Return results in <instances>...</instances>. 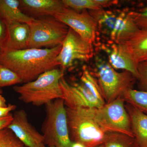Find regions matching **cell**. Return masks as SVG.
<instances>
[{
    "mask_svg": "<svg viewBox=\"0 0 147 147\" xmlns=\"http://www.w3.org/2000/svg\"><path fill=\"white\" fill-rule=\"evenodd\" d=\"M0 147H27L11 129L7 127L0 131Z\"/></svg>",
    "mask_w": 147,
    "mask_h": 147,
    "instance_id": "obj_24",
    "label": "cell"
},
{
    "mask_svg": "<svg viewBox=\"0 0 147 147\" xmlns=\"http://www.w3.org/2000/svg\"><path fill=\"white\" fill-rule=\"evenodd\" d=\"M61 46L20 50L5 49L0 55V63L15 72L25 84L59 66L57 58Z\"/></svg>",
    "mask_w": 147,
    "mask_h": 147,
    "instance_id": "obj_1",
    "label": "cell"
},
{
    "mask_svg": "<svg viewBox=\"0 0 147 147\" xmlns=\"http://www.w3.org/2000/svg\"><path fill=\"white\" fill-rule=\"evenodd\" d=\"M6 23L7 38L6 49L20 50L28 48L30 32L29 24L20 22Z\"/></svg>",
    "mask_w": 147,
    "mask_h": 147,
    "instance_id": "obj_15",
    "label": "cell"
},
{
    "mask_svg": "<svg viewBox=\"0 0 147 147\" xmlns=\"http://www.w3.org/2000/svg\"><path fill=\"white\" fill-rule=\"evenodd\" d=\"M103 50L108 55L109 63L115 69H121L129 71L137 79L138 78L137 65L124 52L119 44L104 45Z\"/></svg>",
    "mask_w": 147,
    "mask_h": 147,
    "instance_id": "obj_16",
    "label": "cell"
},
{
    "mask_svg": "<svg viewBox=\"0 0 147 147\" xmlns=\"http://www.w3.org/2000/svg\"><path fill=\"white\" fill-rule=\"evenodd\" d=\"M122 96L131 105L147 115V91L129 89Z\"/></svg>",
    "mask_w": 147,
    "mask_h": 147,
    "instance_id": "obj_19",
    "label": "cell"
},
{
    "mask_svg": "<svg viewBox=\"0 0 147 147\" xmlns=\"http://www.w3.org/2000/svg\"><path fill=\"white\" fill-rule=\"evenodd\" d=\"M30 26L28 48H52L62 45L69 28L54 16L34 19Z\"/></svg>",
    "mask_w": 147,
    "mask_h": 147,
    "instance_id": "obj_6",
    "label": "cell"
},
{
    "mask_svg": "<svg viewBox=\"0 0 147 147\" xmlns=\"http://www.w3.org/2000/svg\"><path fill=\"white\" fill-rule=\"evenodd\" d=\"M7 38L6 22L0 16V55L6 49Z\"/></svg>",
    "mask_w": 147,
    "mask_h": 147,
    "instance_id": "obj_27",
    "label": "cell"
},
{
    "mask_svg": "<svg viewBox=\"0 0 147 147\" xmlns=\"http://www.w3.org/2000/svg\"><path fill=\"white\" fill-rule=\"evenodd\" d=\"M96 2L102 9L117 4L118 1L114 0H96Z\"/></svg>",
    "mask_w": 147,
    "mask_h": 147,
    "instance_id": "obj_30",
    "label": "cell"
},
{
    "mask_svg": "<svg viewBox=\"0 0 147 147\" xmlns=\"http://www.w3.org/2000/svg\"><path fill=\"white\" fill-rule=\"evenodd\" d=\"M0 94H1V88H0Z\"/></svg>",
    "mask_w": 147,
    "mask_h": 147,
    "instance_id": "obj_34",
    "label": "cell"
},
{
    "mask_svg": "<svg viewBox=\"0 0 147 147\" xmlns=\"http://www.w3.org/2000/svg\"><path fill=\"white\" fill-rule=\"evenodd\" d=\"M55 17L72 29L83 39L92 43L94 42L98 24L88 10L78 11L66 7Z\"/></svg>",
    "mask_w": 147,
    "mask_h": 147,
    "instance_id": "obj_10",
    "label": "cell"
},
{
    "mask_svg": "<svg viewBox=\"0 0 147 147\" xmlns=\"http://www.w3.org/2000/svg\"><path fill=\"white\" fill-rule=\"evenodd\" d=\"M0 16L6 23L20 22L29 24L34 19L22 11L18 0H0Z\"/></svg>",
    "mask_w": 147,
    "mask_h": 147,
    "instance_id": "obj_18",
    "label": "cell"
},
{
    "mask_svg": "<svg viewBox=\"0 0 147 147\" xmlns=\"http://www.w3.org/2000/svg\"><path fill=\"white\" fill-rule=\"evenodd\" d=\"M16 108V105L11 104H9L6 107L0 108V118L9 115H10L9 113L11 111L15 110Z\"/></svg>",
    "mask_w": 147,
    "mask_h": 147,
    "instance_id": "obj_28",
    "label": "cell"
},
{
    "mask_svg": "<svg viewBox=\"0 0 147 147\" xmlns=\"http://www.w3.org/2000/svg\"><path fill=\"white\" fill-rule=\"evenodd\" d=\"M96 147H104V144L101 145V146H97Z\"/></svg>",
    "mask_w": 147,
    "mask_h": 147,
    "instance_id": "obj_33",
    "label": "cell"
},
{
    "mask_svg": "<svg viewBox=\"0 0 147 147\" xmlns=\"http://www.w3.org/2000/svg\"><path fill=\"white\" fill-rule=\"evenodd\" d=\"M20 8L26 15L33 18L55 17L66 7L59 0H20Z\"/></svg>",
    "mask_w": 147,
    "mask_h": 147,
    "instance_id": "obj_14",
    "label": "cell"
},
{
    "mask_svg": "<svg viewBox=\"0 0 147 147\" xmlns=\"http://www.w3.org/2000/svg\"><path fill=\"white\" fill-rule=\"evenodd\" d=\"M69 135L73 142L86 147L103 145L110 133H107L87 113L86 108L65 106Z\"/></svg>",
    "mask_w": 147,
    "mask_h": 147,
    "instance_id": "obj_3",
    "label": "cell"
},
{
    "mask_svg": "<svg viewBox=\"0 0 147 147\" xmlns=\"http://www.w3.org/2000/svg\"><path fill=\"white\" fill-rule=\"evenodd\" d=\"M129 14L139 29H147V4L145 7L138 11H129Z\"/></svg>",
    "mask_w": 147,
    "mask_h": 147,
    "instance_id": "obj_25",
    "label": "cell"
},
{
    "mask_svg": "<svg viewBox=\"0 0 147 147\" xmlns=\"http://www.w3.org/2000/svg\"><path fill=\"white\" fill-rule=\"evenodd\" d=\"M96 65L99 85L107 103L120 97L127 90L132 89L137 79L129 71L118 72L109 62L100 59H98Z\"/></svg>",
    "mask_w": 147,
    "mask_h": 147,
    "instance_id": "obj_7",
    "label": "cell"
},
{
    "mask_svg": "<svg viewBox=\"0 0 147 147\" xmlns=\"http://www.w3.org/2000/svg\"><path fill=\"white\" fill-rule=\"evenodd\" d=\"M45 105L46 117L41 127L45 144L49 147H71L72 141L63 99H56Z\"/></svg>",
    "mask_w": 147,
    "mask_h": 147,
    "instance_id": "obj_4",
    "label": "cell"
},
{
    "mask_svg": "<svg viewBox=\"0 0 147 147\" xmlns=\"http://www.w3.org/2000/svg\"><path fill=\"white\" fill-rule=\"evenodd\" d=\"M93 55V43L83 39L69 28L57 59L63 71L72 66L75 61H88Z\"/></svg>",
    "mask_w": 147,
    "mask_h": 147,
    "instance_id": "obj_8",
    "label": "cell"
},
{
    "mask_svg": "<svg viewBox=\"0 0 147 147\" xmlns=\"http://www.w3.org/2000/svg\"><path fill=\"white\" fill-rule=\"evenodd\" d=\"M117 44L137 65L147 62V29L139 30L122 38Z\"/></svg>",
    "mask_w": 147,
    "mask_h": 147,
    "instance_id": "obj_13",
    "label": "cell"
},
{
    "mask_svg": "<svg viewBox=\"0 0 147 147\" xmlns=\"http://www.w3.org/2000/svg\"><path fill=\"white\" fill-rule=\"evenodd\" d=\"M71 147H86L84 145L78 142H73Z\"/></svg>",
    "mask_w": 147,
    "mask_h": 147,
    "instance_id": "obj_32",
    "label": "cell"
},
{
    "mask_svg": "<svg viewBox=\"0 0 147 147\" xmlns=\"http://www.w3.org/2000/svg\"><path fill=\"white\" fill-rule=\"evenodd\" d=\"M13 119V116L9 115L7 117L0 118V131L7 128Z\"/></svg>",
    "mask_w": 147,
    "mask_h": 147,
    "instance_id": "obj_29",
    "label": "cell"
},
{
    "mask_svg": "<svg viewBox=\"0 0 147 147\" xmlns=\"http://www.w3.org/2000/svg\"></svg>",
    "mask_w": 147,
    "mask_h": 147,
    "instance_id": "obj_36",
    "label": "cell"
},
{
    "mask_svg": "<svg viewBox=\"0 0 147 147\" xmlns=\"http://www.w3.org/2000/svg\"><path fill=\"white\" fill-rule=\"evenodd\" d=\"M104 147H139L135 138L123 134L110 133Z\"/></svg>",
    "mask_w": 147,
    "mask_h": 147,
    "instance_id": "obj_21",
    "label": "cell"
},
{
    "mask_svg": "<svg viewBox=\"0 0 147 147\" xmlns=\"http://www.w3.org/2000/svg\"><path fill=\"white\" fill-rule=\"evenodd\" d=\"M21 83L22 81L15 72L0 63V88Z\"/></svg>",
    "mask_w": 147,
    "mask_h": 147,
    "instance_id": "obj_23",
    "label": "cell"
},
{
    "mask_svg": "<svg viewBox=\"0 0 147 147\" xmlns=\"http://www.w3.org/2000/svg\"><path fill=\"white\" fill-rule=\"evenodd\" d=\"M67 7L76 11L90 10L98 11L103 9L96 2V0H62Z\"/></svg>",
    "mask_w": 147,
    "mask_h": 147,
    "instance_id": "obj_22",
    "label": "cell"
},
{
    "mask_svg": "<svg viewBox=\"0 0 147 147\" xmlns=\"http://www.w3.org/2000/svg\"><path fill=\"white\" fill-rule=\"evenodd\" d=\"M131 128L139 147H147V115L132 105L129 108Z\"/></svg>",
    "mask_w": 147,
    "mask_h": 147,
    "instance_id": "obj_17",
    "label": "cell"
},
{
    "mask_svg": "<svg viewBox=\"0 0 147 147\" xmlns=\"http://www.w3.org/2000/svg\"><path fill=\"white\" fill-rule=\"evenodd\" d=\"M137 68L139 89L141 90L147 91V62L138 63Z\"/></svg>",
    "mask_w": 147,
    "mask_h": 147,
    "instance_id": "obj_26",
    "label": "cell"
},
{
    "mask_svg": "<svg viewBox=\"0 0 147 147\" xmlns=\"http://www.w3.org/2000/svg\"><path fill=\"white\" fill-rule=\"evenodd\" d=\"M7 106L6 105V100L5 98L1 95L0 94V108L5 107Z\"/></svg>",
    "mask_w": 147,
    "mask_h": 147,
    "instance_id": "obj_31",
    "label": "cell"
},
{
    "mask_svg": "<svg viewBox=\"0 0 147 147\" xmlns=\"http://www.w3.org/2000/svg\"><path fill=\"white\" fill-rule=\"evenodd\" d=\"M62 98L66 107L70 108H100L105 103L97 100L81 83L71 85L63 76L60 81Z\"/></svg>",
    "mask_w": 147,
    "mask_h": 147,
    "instance_id": "obj_11",
    "label": "cell"
},
{
    "mask_svg": "<svg viewBox=\"0 0 147 147\" xmlns=\"http://www.w3.org/2000/svg\"><path fill=\"white\" fill-rule=\"evenodd\" d=\"M53 147V146H51V147Z\"/></svg>",
    "mask_w": 147,
    "mask_h": 147,
    "instance_id": "obj_35",
    "label": "cell"
},
{
    "mask_svg": "<svg viewBox=\"0 0 147 147\" xmlns=\"http://www.w3.org/2000/svg\"><path fill=\"white\" fill-rule=\"evenodd\" d=\"M63 71L57 68L42 74L34 81L16 86L13 90L19 99L26 104L35 106L46 105L53 100L61 98L62 92L60 81Z\"/></svg>",
    "mask_w": 147,
    "mask_h": 147,
    "instance_id": "obj_2",
    "label": "cell"
},
{
    "mask_svg": "<svg viewBox=\"0 0 147 147\" xmlns=\"http://www.w3.org/2000/svg\"><path fill=\"white\" fill-rule=\"evenodd\" d=\"M81 80L82 84L97 100L105 103L100 86L91 73L85 67L83 69Z\"/></svg>",
    "mask_w": 147,
    "mask_h": 147,
    "instance_id": "obj_20",
    "label": "cell"
},
{
    "mask_svg": "<svg viewBox=\"0 0 147 147\" xmlns=\"http://www.w3.org/2000/svg\"><path fill=\"white\" fill-rule=\"evenodd\" d=\"M13 119L7 128L11 129L27 147H46L44 137L29 122L26 112L15 111Z\"/></svg>",
    "mask_w": 147,
    "mask_h": 147,
    "instance_id": "obj_12",
    "label": "cell"
},
{
    "mask_svg": "<svg viewBox=\"0 0 147 147\" xmlns=\"http://www.w3.org/2000/svg\"><path fill=\"white\" fill-rule=\"evenodd\" d=\"M92 13L97 21L98 26L105 28L115 43H117L122 38L140 30L131 19L129 11H124L115 13L102 9L94 11Z\"/></svg>",
    "mask_w": 147,
    "mask_h": 147,
    "instance_id": "obj_9",
    "label": "cell"
},
{
    "mask_svg": "<svg viewBox=\"0 0 147 147\" xmlns=\"http://www.w3.org/2000/svg\"><path fill=\"white\" fill-rule=\"evenodd\" d=\"M87 113L106 132L134 138L130 117L120 97L100 108H86Z\"/></svg>",
    "mask_w": 147,
    "mask_h": 147,
    "instance_id": "obj_5",
    "label": "cell"
}]
</instances>
